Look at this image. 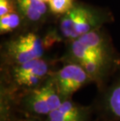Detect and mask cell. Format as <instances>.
I'll use <instances>...</instances> for the list:
<instances>
[{"label": "cell", "instance_id": "12", "mask_svg": "<svg viewBox=\"0 0 120 121\" xmlns=\"http://www.w3.org/2000/svg\"><path fill=\"white\" fill-rule=\"evenodd\" d=\"M17 10L15 0H0V17Z\"/></svg>", "mask_w": 120, "mask_h": 121}, {"label": "cell", "instance_id": "2", "mask_svg": "<svg viewBox=\"0 0 120 121\" xmlns=\"http://www.w3.org/2000/svg\"><path fill=\"white\" fill-rule=\"evenodd\" d=\"M56 62L44 56L17 65L1 66L2 78H3L1 90L13 97L23 91L35 88L55 70Z\"/></svg>", "mask_w": 120, "mask_h": 121}, {"label": "cell", "instance_id": "13", "mask_svg": "<svg viewBox=\"0 0 120 121\" xmlns=\"http://www.w3.org/2000/svg\"><path fill=\"white\" fill-rule=\"evenodd\" d=\"M18 121H45V120H43L41 117H32V116H26L24 119H21Z\"/></svg>", "mask_w": 120, "mask_h": 121}, {"label": "cell", "instance_id": "9", "mask_svg": "<svg viewBox=\"0 0 120 121\" xmlns=\"http://www.w3.org/2000/svg\"><path fill=\"white\" fill-rule=\"evenodd\" d=\"M91 115V106L76 103L70 98L65 99L59 106L51 112L45 117V121H89Z\"/></svg>", "mask_w": 120, "mask_h": 121}, {"label": "cell", "instance_id": "3", "mask_svg": "<svg viewBox=\"0 0 120 121\" xmlns=\"http://www.w3.org/2000/svg\"><path fill=\"white\" fill-rule=\"evenodd\" d=\"M114 21L108 9L76 1L75 6L59 17V28L66 37L76 39L80 36Z\"/></svg>", "mask_w": 120, "mask_h": 121}, {"label": "cell", "instance_id": "7", "mask_svg": "<svg viewBox=\"0 0 120 121\" xmlns=\"http://www.w3.org/2000/svg\"><path fill=\"white\" fill-rule=\"evenodd\" d=\"M77 39L101 60L113 66L120 64V56L115 48L107 29L104 27L81 35Z\"/></svg>", "mask_w": 120, "mask_h": 121}, {"label": "cell", "instance_id": "14", "mask_svg": "<svg viewBox=\"0 0 120 121\" xmlns=\"http://www.w3.org/2000/svg\"><path fill=\"white\" fill-rule=\"evenodd\" d=\"M42 1L45 2H47V3H48V2H49V0H42Z\"/></svg>", "mask_w": 120, "mask_h": 121}, {"label": "cell", "instance_id": "5", "mask_svg": "<svg viewBox=\"0 0 120 121\" xmlns=\"http://www.w3.org/2000/svg\"><path fill=\"white\" fill-rule=\"evenodd\" d=\"M62 66L53 72L52 79L60 95L66 99L72 98L73 94L93 80L80 64L74 62H62Z\"/></svg>", "mask_w": 120, "mask_h": 121}, {"label": "cell", "instance_id": "6", "mask_svg": "<svg viewBox=\"0 0 120 121\" xmlns=\"http://www.w3.org/2000/svg\"><path fill=\"white\" fill-rule=\"evenodd\" d=\"M98 88L101 112L110 121H120V65Z\"/></svg>", "mask_w": 120, "mask_h": 121}, {"label": "cell", "instance_id": "8", "mask_svg": "<svg viewBox=\"0 0 120 121\" xmlns=\"http://www.w3.org/2000/svg\"><path fill=\"white\" fill-rule=\"evenodd\" d=\"M15 3L24 20L26 30L38 31L50 17H55L50 12L47 2L42 0H15Z\"/></svg>", "mask_w": 120, "mask_h": 121}, {"label": "cell", "instance_id": "10", "mask_svg": "<svg viewBox=\"0 0 120 121\" xmlns=\"http://www.w3.org/2000/svg\"><path fill=\"white\" fill-rule=\"evenodd\" d=\"M26 30L24 20L18 11L0 17V34L6 35Z\"/></svg>", "mask_w": 120, "mask_h": 121}, {"label": "cell", "instance_id": "1", "mask_svg": "<svg viewBox=\"0 0 120 121\" xmlns=\"http://www.w3.org/2000/svg\"><path fill=\"white\" fill-rule=\"evenodd\" d=\"M61 41L55 28L41 35L35 30L16 33L1 45V66H13L45 56L55 43Z\"/></svg>", "mask_w": 120, "mask_h": 121}, {"label": "cell", "instance_id": "4", "mask_svg": "<svg viewBox=\"0 0 120 121\" xmlns=\"http://www.w3.org/2000/svg\"><path fill=\"white\" fill-rule=\"evenodd\" d=\"M11 98L17 109L25 116L41 118L46 117L65 100L58 92L52 75L38 87Z\"/></svg>", "mask_w": 120, "mask_h": 121}, {"label": "cell", "instance_id": "11", "mask_svg": "<svg viewBox=\"0 0 120 121\" xmlns=\"http://www.w3.org/2000/svg\"><path fill=\"white\" fill-rule=\"evenodd\" d=\"M76 2V0H49L48 5L52 14L58 17L73 9Z\"/></svg>", "mask_w": 120, "mask_h": 121}]
</instances>
